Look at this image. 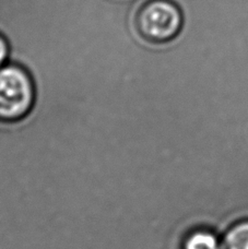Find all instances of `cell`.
I'll return each instance as SVG.
<instances>
[{"label":"cell","instance_id":"cell-2","mask_svg":"<svg viewBox=\"0 0 248 249\" xmlns=\"http://www.w3.org/2000/svg\"><path fill=\"white\" fill-rule=\"evenodd\" d=\"M138 26L149 41L166 43L178 36L183 26V15L171 0H150L139 12Z\"/></svg>","mask_w":248,"mask_h":249},{"label":"cell","instance_id":"cell-4","mask_svg":"<svg viewBox=\"0 0 248 249\" xmlns=\"http://www.w3.org/2000/svg\"><path fill=\"white\" fill-rule=\"evenodd\" d=\"M221 249H248V221L229 231L223 238Z\"/></svg>","mask_w":248,"mask_h":249},{"label":"cell","instance_id":"cell-5","mask_svg":"<svg viewBox=\"0 0 248 249\" xmlns=\"http://www.w3.org/2000/svg\"><path fill=\"white\" fill-rule=\"evenodd\" d=\"M9 56H10V50L7 39L0 34V68L9 62Z\"/></svg>","mask_w":248,"mask_h":249},{"label":"cell","instance_id":"cell-3","mask_svg":"<svg viewBox=\"0 0 248 249\" xmlns=\"http://www.w3.org/2000/svg\"><path fill=\"white\" fill-rule=\"evenodd\" d=\"M181 249H221L218 238L206 230H196L184 238Z\"/></svg>","mask_w":248,"mask_h":249},{"label":"cell","instance_id":"cell-1","mask_svg":"<svg viewBox=\"0 0 248 249\" xmlns=\"http://www.w3.org/2000/svg\"><path fill=\"white\" fill-rule=\"evenodd\" d=\"M36 83L28 69L15 62L0 68V123H17L32 110Z\"/></svg>","mask_w":248,"mask_h":249}]
</instances>
